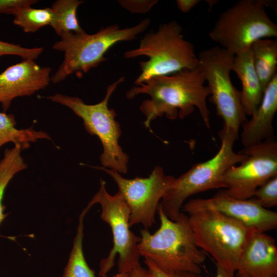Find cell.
<instances>
[{
    "mask_svg": "<svg viewBox=\"0 0 277 277\" xmlns=\"http://www.w3.org/2000/svg\"><path fill=\"white\" fill-rule=\"evenodd\" d=\"M203 71L197 67L167 75L151 77L131 87L126 97L131 99L140 94L150 98L143 101L140 110L145 116L144 124L149 128L151 123L164 115L173 120L183 118L197 108L205 126L210 128V111L206 99L210 90L204 85Z\"/></svg>",
    "mask_w": 277,
    "mask_h": 277,
    "instance_id": "cell-1",
    "label": "cell"
},
{
    "mask_svg": "<svg viewBox=\"0 0 277 277\" xmlns=\"http://www.w3.org/2000/svg\"><path fill=\"white\" fill-rule=\"evenodd\" d=\"M160 226L153 234L141 231L138 249L141 256L151 260L166 272L188 271L201 273L206 254L197 245L188 215L181 212L175 221L170 219L159 206Z\"/></svg>",
    "mask_w": 277,
    "mask_h": 277,
    "instance_id": "cell-2",
    "label": "cell"
},
{
    "mask_svg": "<svg viewBox=\"0 0 277 277\" xmlns=\"http://www.w3.org/2000/svg\"><path fill=\"white\" fill-rule=\"evenodd\" d=\"M151 21L148 18L137 25L121 28L116 24L102 27L94 34L85 31L72 32L60 36L52 48L64 53V59L56 71L51 76V82L57 84L71 74L82 75L106 61V52L114 45L130 41L136 38L148 27Z\"/></svg>",
    "mask_w": 277,
    "mask_h": 277,
    "instance_id": "cell-3",
    "label": "cell"
},
{
    "mask_svg": "<svg viewBox=\"0 0 277 277\" xmlns=\"http://www.w3.org/2000/svg\"><path fill=\"white\" fill-rule=\"evenodd\" d=\"M182 27L175 21L161 24L155 32L147 33L138 47L125 52L126 58L148 57L139 63L141 73L134 81L138 85L155 76L171 74L198 65L194 47L185 39Z\"/></svg>",
    "mask_w": 277,
    "mask_h": 277,
    "instance_id": "cell-4",
    "label": "cell"
},
{
    "mask_svg": "<svg viewBox=\"0 0 277 277\" xmlns=\"http://www.w3.org/2000/svg\"><path fill=\"white\" fill-rule=\"evenodd\" d=\"M219 134L221 145L215 155L206 161L195 164L175 178L161 201L159 206L171 220L177 219L184 202L190 196L210 189L225 188V173L245 158L243 152H235L233 149L239 135L224 127Z\"/></svg>",
    "mask_w": 277,
    "mask_h": 277,
    "instance_id": "cell-5",
    "label": "cell"
},
{
    "mask_svg": "<svg viewBox=\"0 0 277 277\" xmlns=\"http://www.w3.org/2000/svg\"><path fill=\"white\" fill-rule=\"evenodd\" d=\"M124 80L125 77L122 76L109 85L103 100L95 104H87L77 96L61 93L49 95L46 98L69 108L82 119L87 132L97 136L103 148L100 157L102 167L125 174L128 170L129 156L119 144L122 130L120 124L115 120L116 113L113 109L109 108L108 105L111 95Z\"/></svg>",
    "mask_w": 277,
    "mask_h": 277,
    "instance_id": "cell-6",
    "label": "cell"
},
{
    "mask_svg": "<svg viewBox=\"0 0 277 277\" xmlns=\"http://www.w3.org/2000/svg\"><path fill=\"white\" fill-rule=\"evenodd\" d=\"M197 246L216 264L235 273L241 254L254 230L220 212L211 210L188 214Z\"/></svg>",
    "mask_w": 277,
    "mask_h": 277,
    "instance_id": "cell-7",
    "label": "cell"
},
{
    "mask_svg": "<svg viewBox=\"0 0 277 277\" xmlns=\"http://www.w3.org/2000/svg\"><path fill=\"white\" fill-rule=\"evenodd\" d=\"M211 40L234 55L256 41L277 36V26L263 1L241 0L223 11L209 33Z\"/></svg>",
    "mask_w": 277,
    "mask_h": 277,
    "instance_id": "cell-8",
    "label": "cell"
},
{
    "mask_svg": "<svg viewBox=\"0 0 277 277\" xmlns=\"http://www.w3.org/2000/svg\"><path fill=\"white\" fill-rule=\"evenodd\" d=\"M95 204L101 207V219L110 226L113 236V247L108 255L100 262L98 275H107L114 265L118 255V272H128L139 265L140 254L138 244L141 238L132 232L130 228L129 209L123 198L117 192L114 195L109 194L106 182L100 180V188L86 207L89 209Z\"/></svg>",
    "mask_w": 277,
    "mask_h": 277,
    "instance_id": "cell-9",
    "label": "cell"
},
{
    "mask_svg": "<svg viewBox=\"0 0 277 277\" xmlns=\"http://www.w3.org/2000/svg\"><path fill=\"white\" fill-rule=\"evenodd\" d=\"M233 56L218 46L201 51L197 58L208 84L211 101L224 122L223 127L239 135L240 128L247 118L241 104V91L230 79Z\"/></svg>",
    "mask_w": 277,
    "mask_h": 277,
    "instance_id": "cell-10",
    "label": "cell"
},
{
    "mask_svg": "<svg viewBox=\"0 0 277 277\" xmlns=\"http://www.w3.org/2000/svg\"><path fill=\"white\" fill-rule=\"evenodd\" d=\"M93 168L102 170L114 180L130 211V227L142 224L148 229L155 223V216L162 198L175 180L165 174L161 166H155L148 177H124L117 171L102 166Z\"/></svg>",
    "mask_w": 277,
    "mask_h": 277,
    "instance_id": "cell-11",
    "label": "cell"
},
{
    "mask_svg": "<svg viewBox=\"0 0 277 277\" xmlns=\"http://www.w3.org/2000/svg\"><path fill=\"white\" fill-rule=\"evenodd\" d=\"M241 151L245 157L225 173L224 191L235 199H249L259 187L277 175V142L268 139Z\"/></svg>",
    "mask_w": 277,
    "mask_h": 277,
    "instance_id": "cell-12",
    "label": "cell"
},
{
    "mask_svg": "<svg viewBox=\"0 0 277 277\" xmlns=\"http://www.w3.org/2000/svg\"><path fill=\"white\" fill-rule=\"evenodd\" d=\"M182 210L191 214L215 210L238 220L252 229L265 232L277 227V213L260 205L252 197L238 199L221 191L208 199H193L184 204Z\"/></svg>",
    "mask_w": 277,
    "mask_h": 277,
    "instance_id": "cell-13",
    "label": "cell"
},
{
    "mask_svg": "<svg viewBox=\"0 0 277 277\" xmlns=\"http://www.w3.org/2000/svg\"><path fill=\"white\" fill-rule=\"evenodd\" d=\"M51 68L41 67L34 60H23L0 73V104L4 112L12 101L29 96L45 89L51 82Z\"/></svg>",
    "mask_w": 277,
    "mask_h": 277,
    "instance_id": "cell-14",
    "label": "cell"
},
{
    "mask_svg": "<svg viewBox=\"0 0 277 277\" xmlns=\"http://www.w3.org/2000/svg\"><path fill=\"white\" fill-rule=\"evenodd\" d=\"M237 277H277V248L274 239L254 230L240 256Z\"/></svg>",
    "mask_w": 277,
    "mask_h": 277,
    "instance_id": "cell-15",
    "label": "cell"
},
{
    "mask_svg": "<svg viewBox=\"0 0 277 277\" xmlns=\"http://www.w3.org/2000/svg\"><path fill=\"white\" fill-rule=\"evenodd\" d=\"M277 111V74L266 87L261 102L249 120L242 125L241 141L247 147L274 138L273 120Z\"/></svg>",
    "mask_w": 277,
    "mask_h": 277,
    "instance_id": "cell-16",
    "label": "cell"
},
{
    "mask_svg": "<svg viewBox=\"0 0 277 277\" xmlns=\"http://www.w3.org/2000/svg\"><path fill=\"white\" fill-rule=\"evenodd\" d=\"M250 47L234 55L231 67L241 82V104L246 116L256 111L264 91L253 66Z\"/></svg>",
    "mask_w": 277,
    "mask_h": 277,
    "instance_id": "cell-17",
    "label": "cell"
},
{
    "mask_svg": "<svg viewBox=\"0 0 277 277\" xmlns=\"http://www.w3.org/2000/svg\"><path fill=\"white\" fill-rule=\"evenodd\" d=\"M252 61L264 90L277 74V41L258 39L251 46Z\"/></svg>",
    "mask_w": 277,
    "mask_h": 277,
    "instance_id": "cell-18",
    "label": "cell"
},
{
    "mask_svg": "<svg viewBox=\"0 0 277 277\" xmlns=\"http://www.w3.org/2000/svg\"><path fill=\"white\" fill-rule=\"evenodd\" d=\"M16 125L13 114L0 112V148L7 143H13L20 145L23 150L29 148L31 143L41 140H51L50 136L44 131L36 130L32 127L17 129Z\"/></svg>",
    "mask_w": 277,
    "mask_h": 277,
    "instance_id": "cell-19",
    "label": "cell"
},
{
    "mask_svg": "<svg viewBox=\"0 0 277 277\" xmlns=\"http://www.w3.org/2000/svg\"><path fill=\"white\" fill-rule=\"evenodd\" d=\"M83 3L79 0H57L50 7L53 14L50 26L60 37L68 33L85 31L77 17V8Z\"/></svg>",
    "mask_w": 277,
    "mask_h": 277,
    "instance_id": "cell-20",
    "label": "cell"
},
{
    "mask_svg": "<svg viewBox=\"0 0 277 277\" xmlns=\"http://www.w3.org/2000/svg\"><path fill=\"white\" fill-rule=\"evenodd\" d=\"M22 150L19 145L6 148L3 159L0 160V225L7 216L4 212L5 206L3 204L7 186L16 173L27 168V165L21 155Z\"/></svg>",
    "mask_w": 277,
    "mask_h": 277,
    "instance_id": "cell-21",
    "label": "cell"
},
{
    "mask_svg": "<svg viewBox=\"0 0 277 277\" xmlns=\"http://www.w3.org/2000/svg\"><path fill=\"white\" fill-rule=\"evenodd\" d=\"M87 212L84 208L80 215L76 234L62 277H95L94 271L87 263L83 250V220Z\"/></svg>",
    "mask_w": 277,
    "mask_h": 277,
    "instance_id": "cell-22",
    "label": "cell"
},
{
    "mask_svg": "<svg viewBox=\"0 0 277 277\" xmlns=\"http://www.w3.org/2000/svg\"><path fill=\"white\" fill-rule=\"evenodd\" d=\"M13 24L26 33H33L44 26H50L53 14L50 7L33 8L31 6L21 8L12 14Z\"/></svg>",
    "mask_w": 277,
    "mask_h": 277,
    "instance_id": "cell-23",
    "label": "cell"
},
{
    "mask_svg": "<svg viewBox=\"0 0 277 277\" xmlns=\"http://www.w3.org/2000/svg\"><path fill=\"white\" fill-rule=\"evenodd\" d=\"M252 198L262 207L268 209L277 205V175L259 187Z\"/></svg>",
    "mask_w": 277,
    "mask_h": 277,
    "instance_id": "cell-24",
    "label": "cell"
},
{
    "mask_svg": "<svg viewBox=\"0 0 277 277\" xmlns=\"http://www.w3.org/2000/svg\"><path fill=\"white\" fill-rule=\"evenodd\" d=\"M43 47L26 48L0 40V57L8 55L20 56L23 60H36L43 52Z\"/></svg>",
    "mask_w": 277,
    "mask_h": 277,
    "instance_id": "cell-25",
    "label": "cell"
},
{
    "mask_svg": "<svg viewBox=\"0 0 277 277\" xmlns=\"http://www.w3.org/2000/svg\"><path fill=\"white\" fill-rule=\"evenodd\" d=\"M157 0H119L118 4L132 13L144 14L149 12L157 3Z\"/></svg>",
    "mask_w": 277,
    "mask_h": 277,
    "instance_id": "cell-26",
    "label": "cell"
},
{
    "mask_svg": "<svg viewBox=\"0 0 277 277\" xmlns=\"http://www.w3.org/2000/svg\"><path fill=\"white\" fill-rule=\"evenodd\" d=\"M144 262L152 277H202L201 273L188 271L166 272L161 270L151 260L145 258Z\"/></svg>",
    "mask_w": 277,
    "mask_h": 277,
    "instance_id": "cell-27",
    "label": "cell"
},
{
    "mask_svg": "<svg viewBox=\"0 0 277 277\" xmlns=\"http://www.w3.org/2000/svg\"><path fill=\"white\" fill-rule=\"evenodd\" d=\"M36 0H0V14H12L18 9L31 6Z\"/></svg>",
    "mask_w": 277,
    "mask_h": 277,
    "instance_id": "cell-28",
    "label": "cell"
},
{
    "mask_svg": "<svg viewBox=\"0 0 277 277\" xmlns=\"http://www.w3.org/2000/svg\"><path fill=\"white\" fill-rule=\"evenodd\" d=\"M200 2V0H177L176 1L178 8L184 13L189 12Z\"/></svg>",
    "mask_w": 277,
    "mask_h": 277,
    "instance_id": "cell-29",
    "label": "cell"
},
{
    "mask_svg": "<svg viewBox=\"0 0 277 277\" xmlns=\"http://www.w3.org/2000/svg\"><path fill=\"white\" fill-rule=\"evenodd\" d=\"M129 277H152L149 270L139 265L128 272Z\"/></svg>",
    "mask_w": 277,
    "mask_h": 277,
    "instance_id": "cell-30",
    "label": "cell"
},
{
    "mask_svg": "<svg viewBox=\"0 0 277 277\" xmlns=\"http://www.w3.org/2000/svg\"><path fill=\"white\" fill-rule=\"evenodd\" d=\"M214 277H234V273L230 272L216 264V274Z\"/></svg>",
    "mask_w": 277,
    "mask_h": 277,
    "instance_id": "cell-31",
    "label": "cell"
},
{
    "mask_svg": "<svg viewBox=\"0 0 277 277\" xmlns=\"http://www.w3.org/2000/svg\"><path fill=\"white\" fill-rule=\"evenodd\" d=\"M112 277H129L128 272H118Z\"/></svg>",
    "mask_w": 277,
    "mask_h": 277,
    "instance_id": "cell-32",
    "label": "cell"
}]
</instances>
